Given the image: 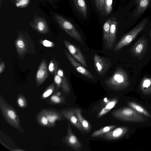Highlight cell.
<instances>
[{
    "instance_id": "1",
    "label": "cell",
    "mask_w": 151,
    "mask_h": 151,
    "mask_svg": "<svg viewBox=\"0 0 151 151\" xmlns=\"http://www.w3.org/2000/svg\"><path fill=\"white\" fill-rule=\"evenodd\" d=\"M104 82L109 89L116 91L123 90L130 84L127 73L121 68H117L112 75Z\"/></svg>"
},
{
    "instance_id": "2",
    "label": "cell",
    "mask_w": 151,
    "mask_h": 151,
    "mask_svg": "<svg viewBox=\"0 0 151 151\" xmlns=\"http://www.w3.org/2000/svg\"><path fill=\"white\" fill-rule=\"evenodd\" d=\"M0 109L4 119L8 123L22 133L24 131L20 124L19 116L14 109L0 95Z\"/></svg>"
},
{
    "instance_id": "3",
    "label": "cell",
    "mask_w": 151,
    "mask_h": 151,
    "mask_svg": "<svg viewBox=\"0 0 151 151\" xmlns=\"http://www.w3.org/2000/svg\"><path fill=\"white\" fill-rule=\"evenodd\" d=\"M147 22V19H143L129 32L124 35L116 45L114 49V52H116L129 45L144 29Z\"/></svg>"
},
{
    "instance_id": "4",
    "label": "cell",
    "mask_w": 151,
    "mask_h": 151,
    "mask_svg": "<svg viewBox=\"0 0 151 151\" xmlns=\"http://www.w3.org/2000/svg\"><path fill=\"white\" fill-rule=\"evenodd\" d=\"M112 114L114 117L124 121L139 122L144 120L143 117L135 110L128 107L116 109Z\"/></svg>"
},
{
    "instance_id": "5",
    "label": "cell",
    "mask_w": 151,
    "mask_h": 151,
    "mask_svg": "<svg viewBox=\"0 0 151 151\" xmlns=\"http://www.w3.org/2000/svg\"><path fill=\"white\" fill-rule=\"evenodd\" d=\"M55 17L60 26L67 33L75 40L81 43H83L80 34L70 22L57 14L55 15Z\"/></svg>"
},
{
    "instance_id": "6",
    "label": "cell",
    "mask_w": 151,
    "mask_h": 151,
    "mask_svg": "<svg viewBox=\"0 0 151 151\" xmlns=\"http://www.w3.org/2000/svg\"><path fill=\"white\" fill-rule=\"evenodd\" d=\"M148 42L143 36L132 47L130 51L132 55L139 59L142 58L148 49Z\"/></svg>"
},
{
    "instance_id": "7",
    "label": "cell",
    "mask_w": 151,
    "mask_h": 151,
    "mask_svg": "<svg viewBox=\"0 0 151 151\" xmlns=\"http://www.w3.org/2000/svg\"><path fill=\"white\" fill-rule=\"evenodd\" d=\"M94 64L98 73L103 76L111 67V63L107 58L95 54L93 57Z\"/></svg>"
},
{
    "instance_id": "8",
    "label": "cell",
    "mask_w": 151,
    "mask_h": 151,
    "mask_svg": "<svg viewBox=\"0 0 151 151\" xmlns=\"http://www.w3.org/2000/svg\"><path fill=\"white\" fill-rule=\"evenodd\" d=\"M63 42L71 55L84 67L87 66L85 57L79 49L75 45L66 40Z\"/></svg>"
},
{
    "instance_id": "9",
    "label": "cell",
    "mask_w": 151,
    "mask_h": 151,
    "mask_svg": "<svg viewBox=\"0 0 151 151\" xmlns=\"http://www.w3.org/2000/svg\"><path fill=\"white\" fill-rule=\"evenodd\" d=\"M64 52L67 58L75 69L79 73L86 77L91 79H94V77L91 73L84 66L77 60L67 51L64 50Z\"/></svg>"
},
{
    "instance_id": "10",
    "label": "cell",
    "mask_w": 151,
    "mask_h": 151,
    "mask_svg": "<svg viewBox=\"0 0 151 151\" xmlns=\"http://www.w3.org/2000/svg\"><path fill=\"white\" fill-rule=\"evenodd\" d=\"M64 140L66 144L75 150L80 151L83 147L82 144L73 132L70 125H68L67 134Z\"/></svg>"
},
{
    "instance_id": "11",
    "label": "cell",
    "mask_w": 151,
    "mask_h": 151,
    "mask_svg": "<svg viewBox=\"0 0 151 151\" xmlns=\"http://www.w3.org/2000/svg\"><path fill=\"white\" fill-rule=\"evenodd\" d=\"M63 116L68 119L76 128L82 132L85 131L76 114L75 109H65L61 112Z\"/></svg>"
},
{
    "instance_id": "12",
    "label": "cell",
    "mask_w": 151,
    "mask_h": 151,
    "mask_svg": "<svg viewBox=\"0 0 151 151\" xmlns=\"http://www.w3.org/2000/svg\"><path fill=\"white\" fill-rule=\"evenodd\" d=\"M48 77V72L46 60H42L39 67L36 76V80L37 86L45 81Z\"/></svg>"
},
{
    "instance_id": "13",
    "label": "cell",
    "mask_w": 151,
    "mask_h": 151,
    "mask_svg": "<svg viewBox=\"0 0 151 151\" xmlns=\"http://www.w3.org/2000/svg\"><path fill=\"white\" fill-rule=\"evenodd\" d=\"M127 130L126 127H119L104 134L100 137L106 139H116L124 135L126 133Z\"/></svg>"
},
{
    "instance_id": "14",
    "label": "cell",
    "mask_w": 151,
    "mask_h": 151,
    "mask_svg": "<svg viewBox=\"0 0 151 151\" xmlns=\"http://www.w3.org/2000/svg\"><path fill=\"white\" fill-rule=\"evenodd\" d=\"M41 110L47 117L52 127H54L57 121L61 120L63 116L61 113L51 109H43Z\"/></svg>"
},
{
    "instance_id": "15",
    "label": "cell",
    "mask_w": 151,
    "mask_h": 151,
    "mask_svg": "<svg viewBox=\"0 0 151 151\" xmlns=\"http://www.w3.org/2000/svg\"><path fill=\"white\" fill-rule=\"evenodd\" d=\"M17 52L19 57L22 56L28 51V43L22 35H19L15 42Z\"/></svg>"
},
{
    "instance_id": "16",
    "label": "cell",
    "mask_w": 151,
    "mask_h": 151,
    "mask_svg": "<svg viewBox=\"0 0 151 151\" xmlns=\"http://www.w3.org/2000/svg\"><path fill=\"white\" fill-rule=\"evenodd\" d=\"M117 22L115 18H112L110 24V33L108 48L111 49L113 47L116 38Z\"/></svg>"
},
{
    "instance_id": "17",
    "label": "cell",
    "mask_w": 151,
    "mask_h": 151,
    "mask_svg": "<svg viewBox=\"0 0 151 151\" xmlns=\"http://www.w3.org/2000/svg\"><path fill=\"white\" fill-rule=\"evenodd\" d=\"M32 27L38 32L42 34H46L49 32L47 25L42 19H37L31 24Z\"/></svg>"
},
{
    "instance_id": "18",
    "label": "cell",
    "mask_w": 151,
    "mask_h": 151,
    "mask_svg": "<svg viewBox=\"0 0 151 151\" xmlns=\"http://www.w3.org/2000/svg\"><path fill=\"white\" fill-rule=\"evenodd\" d=\"M75 110L76 114L78 121L84 131L88 132H89L91 129V125L82 116L81 110L79 108H77Z\"/></svg>"
},
{
    "instance_id": "19",
    "label": "cell",
    "mask_w": 151,
    "mask_h": 151,
    "mask_svg": "<svg viewBox=\"0 0 151 151\" xmlns=\"http://www.w3.org/2000/svg\"><path fill=\"white\" fill-rule=\"evenodd\" d=\"M78 11L86 17L87 15V6L85 0H73Z\"/></svg>"
},
{
    "instance_id": "20",
    "label": "cell",
    "mask_w": 151,
    "mask_h": 151,
    "mask_svg": "<svg viewBox=\"0 0 151 151\" xmlns=\"http://www.w3.org/2000/svg\"><path fill=\"white\" fill-rule=\"evenodd\" d=\"M112 19H108L103 26V41L105 48H108L110 33V27Z\"/></svg>"
},
{
    "instance_id": "21",
    "label": "cell",
    "mask_w": 151,
    "mask_h": 151,
    "mask_svg": "<svg viewBox=\"0 0 151 151\" xmlns=\"http://www.w3.org/2000/svg\"><path fill=\"white\" fill-rule=\"evenodd\" d=\"M150 0H136L137 4V12L135 16L143 13L149 6Z\"/></svg>"
},
{
    "instance_id": "22",
    "label": "cell",
    "mask_w": 151,
    "mask_h": 151,
    "mask_svg": "<svg viewBox=\"0 0 151 151\" xmlns=\"http://www.w3.org/2000/svg\"><path fill=\"white\" fill-rule=\"evenodd\" d=\"M58 73L62 79V86L61 88L63 91L69 93L70 91V86L66 77L64 74L63 70L59 69L58 70Z\"/></svg>"
},
{
    "instance_id": "23",
    "label": "cell",
    "mask_w": 151,
    "mask_h": 151,
    "mask_svg": "<svg viewBox=\"0 0 151 151\" xmlns=\"http://www.w3.org/2000/svg\"><path fill=\"white\" fill-rule=\"evenodd\" d=\"M36 120L40 125L47 127H52L49 122L47 117L42 110L40 111L36 117Z\"/></svg>"
},
{
    "instance_id": "24",
    "label": "cell",
    "mask_w": 151,
    "mask_h": 151,
    "mask_svg": "<svg viewBox=\"0 0 151 151\" xmlns=\"http://www.w3.org/2000/svg\"><path fill=\"white\" fill-rule=\"evenodd\" d=\"M141 88L143 91L146 93L151 92V77H145L141 83Z\"/></svg>"
},
{
    "instance_id": "25",
    "label": "cell",
    "mask_w": 151,
    "mask_h": 151,
    "mask_svg": "<svg viewBox=\"0 0 151 151\" xmlns=\"http://www.w3.org/2000/svg\"><path fill=\"white\" fill-rule=\"evenodd\" d=\"M116 126L115 125H110L104 127L99 130L94 132L91 134L92 137H100L104 134L112 130L115 128Z\"/></svg>"
},
{
    "instance_id": "26",
    "label": "cell",
    "mask_w": 151,
    "mask_h": 151,
    "mask_svg": "<svg viewBox=\"0 0 151 151\" xmlns=\"http://www.w3.org/2000/svg\"><path fill=\"white\" fill-rule=\"evenodd\" d=\"M128 104L131 107L138 112L148 116H151L150 114L144 108L138 104L132 102H129Z\"/></svg>"
},
{
    "instance_id": "27",
    "label": "cell",
    "mask_w": 151,
    "mask_h": 151,
    "mask_svg": "<svg viewBox=\"0 0 151 151\" xmlns=\"http://www.w3.org/2000/svg\"><path fill=\"white\" fill-rule=\"evenodd\" d=\"M117 102L116 100H114L108 103L99 113L98 115V117L103 116L110 111L114 107Z\"/></svg>"
},
{
    "instance_id": "28",
    "label": "cell",
    "mask_w": 151,
    "mask_h": 151,
    "mask_svg": "<svg viewBox=\"0 0 151 151\" xmlns=\"http://www.w3.org/2000/svg\"><path fill=\"white\" fill-rule=\"evenodd\" d=\"M55 87L54 83L51 84L43 93L42 96V99L46 98L50 96L54 91Z\"/></svg>"
},
{
    "instance_id": "29",
    "label": "cell",
    "mask_w": 151,
    "mask_h": 151,
    "mask_svg": "<svg viewBox=\"0 0 151 151\" xmlns=\"http://www.w3.org/2000/svg\"><path fill=\"white\" fill-rule=\"evenodd\" d=\"M60 93L57 92L52 95L50 97V101L52 103L56 104H61L63 101L62 98L60 96Z\"/></svg>"
},
{
    "instance_id": "30",
    "label": "cell",
    "mask_w": 151,
    "mask_h": 151,
    "mask_svg": "<svg viewBox=\"0 0 151 151\" xmlns=\"http://www.w3.org/2000/svg\"><path fill=\"white\" fill-rule=\"evenodd\" d=\"M58 68H57L54 72V81L57 86L56 89L57 90L60 88H61L62 86V79L58 73Z\"/></svg>"
},
{
    "instance_id": "31",
    "label": "cell",
    "mask_w": 151,
    "mask_h": 151,
    "mask_svg": "<svg viewBox=\"0 0 151 151\" xmlns=\"http://www.w3.org/2000/svg\"><path fill=\"white\" fill-rule=\"evenodd\" d=\"M112 0H105L104 8L106 13L110 14L112 9Z\"/></svg>"
},
{
    "instance_id": "32",
    "label": "cell",
    "mask_w": 151,
    "mask_h": 151,
    "mask_svg": "<svg viewBox=\"0 0 151 151\" xmlns=\"http://www.w3.org/2000/svg\"><path fill=\"white\" fill-rule=\"evenodd\" d=\"M17 102L19 106L21 108H24L27 106L26 99L22 95H19L17 98Z\"/></svg>"
},
{
    "instance_id": "33",
    "label": "cell",
    "mask_w": 151,
    "mask_h": 151,
    "mask_svg": "<svg viewBox=\"0 0 151 151\" xmlns=\"http://www.w3.org/2000/svg\"><path fill=\"white\" fill-rule=\"evenodd\" d=\"M94 0L97 9L101 13L103 14L104 9L105 0Z\"/></svg>"
},
{
    "instance_id": "34",
    "label": "cell",
    "mask_w": 151,
    "mask_h": 151,
    "mask_svg": "<svg viewBox=\"0 0 151 151\" xmlns=\"http://www.w3.org/2000/svg\"><path fill=\"white\" fill-rule=\"evenodd\" d=\"M30 0H16V5L17 7H24L29 4Z\"/></svg>"
},
{
    "instance_id": "35",
    "label": "cell",
    "mask_w": 151,
    "mask_h": 151,
    "mask_svg": "<svg viewBox=\"0 0 151 151\" xmlns=\"http://www.w3.org/2000/svg\"><path fill=\"white\" fill-rule=\"evenodd\" d=\"M58 65L57 63L54 60H52L50 62L49 66L48 69L51 73L54 72L55 70L58 68Z\"/></svg>"
},
{
    "instance_id": "36",
    "label": "cell",
    "mask_w": 151,
    "mask_h": 151,
    "mask_svg": "<svg viewBox=\"0 0 151 151\" xmlns=\"http://www.w3.org/2000/svg\"><path fill=\"white\" fill-rule=\"evenodd\" d=\"M40 43L44 46L47 47H52L55 45L53 42L47 40L41 41Z\"/></svg>"
},
{
    "instance_id": "37",
    "label": "cell",
    "mask_w": 151,
    "mask_h": 151,
    "mask_svg": "<svg viewBox=\"0 0 151 151\" xmlns=\"http://www.w3.org/2000/svg\"><path fill=\"white\" fill-rule=\"evenodd\" d=\"M5 67V65L4 62H1L0 64V73L1 74L4 71Z\"/></svg>"
},
{
    "instance_id": "38",
    "label": "cell",
    "mask_w": 151,
    "mask_h": 151,
    "mask_svg": "<svg viewBox=\"0 0 151 151\" xmlns=\"http://www.w3.org/2000/svg\"><path fill=\"white\" fill-rule=\"evenodd\" d=\"M150 37H151V33H150Z\"/></svg>"
}]
</instances>
